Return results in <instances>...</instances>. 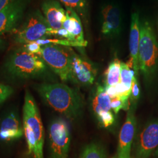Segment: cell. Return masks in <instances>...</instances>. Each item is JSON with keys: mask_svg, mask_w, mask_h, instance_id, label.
<instances>
[{"mask_svg": "<svg viewBox=\"0 0 158 158\" xmlns=\"http://www.w3.org/2000/svg\"><path fill=\"white\" fill-rule=\"evenodd\" d=\"M36 90L47 104L67 118H77L82 113L81 96L66 85L43 83L37 86Z\"/></svg>", "mask_w": 158, "mask_h": 158, "instance_id": "1", "label": "cell"}, {"mask_svg": "<svg viewBox=\"0 0 158 158\" xmlns=\"http://www.w3.org/2000/svg\"><path fill=\"white\" fill-rule=\"evenodd\" d=\"M23 128L28 152L34 158H44L45 131L39 108L28 90L26 91L23 107Z\"/></svg>", "mask_w": 158, "mask_h": 158, "instance_id": "2", "label": "cell"}, {"mask_svg": "<svg viewBox=\"0 0 158 158\" xmlns=\"http://www.w3.org/2000/svg\"><path fill=\"white\" fill-rule=\"evenodd\" d=\"M138 62L143 79L150 83L158 68V42L151 23L146 19L140 21Z\"/></svg>", "mask_w": 158, "mask_h": 158, "instance_id": "3", "label": "cell"}, {"mask_svg": "<svg viewBox=\"0 0 158 158\" xmlns=\"http://www.w3.org/2000/svg\"><path fill=\"white\" fill-rule=\"evenodd\" d=\"M8 74L12 77H36L46 71V66L41 57L30 53L23 47L13 52L5 64Z\"/></svg>", "mask_w": 158, "mask_h": 158, "instance_id": "4", "label": "cell"}, {"mask_svg": "<svg viewBox=\"0 0 158 158\" xmlns=\"http://www.w3.org/2000/svg\"><path fill=\"white\" fill-rule=\"evenodd\" d=\"M55 31L41 12L36 10L29 14L19 28L15 31L14 41L17 44L25 45L54 35Z\"/></svg>", "mask_w": 158, "mask_h": 158, "instance_id": "5", "label": "cell"}, {"mask_svg": "<svg viewBox=\"0 0 158 158\" xmlns=\"http://www.w3.org/2000/svg\"><path fill=\"white\" fill-rule=\"evenodd\" d=\"M71 52L62 45L47 44L42 46L40 56L63 81L72 80Z\"/></svg>", "mask_w": 158, "mask_h": 158, "instance_id": "6", "label": "cell"}, {"mask_svg": "<svg viewBox=\"0 0 158 158\" xmlns=\"http://www.w3.org/2000/svg\"><path fill=\"white\" fill-rule=\"evenodd\" d=\"M49 158H68L71 142L70 127L62 118L53 119L48 127Z\"/></svg>", "mask_w": 158, "mask_h": 158, "instance_id": "7", "label": "cell"}, {"mask_svg": "<svg viewBox=\"0 0 158 158\" xmlns=\"http://www.w3.org/2000/svg\"><path fill=\"white\" fill-rule=\"evenodd\" d=\"M158 148V118L149 121L138 136L136 147L137 158H148Z\"/></svg>", "mask_w": 158, "mask_h": 158, "instance_id": "8", "label": "cell"}, {"mask_svg": "<svg viewBox=\"0 0 158 158\" xmlns=\"http://www.w3.org/2000/svg\"><path fill=\"white\" fill-rule=\"evenodd\" d=\"M136 107L131 106L128 110L124 124L119 135L118 158H130L132 143L136 130V119L135 115Z\"/></svg>", "mask_w": 158, "mask_h": 158, "instance_id": "9", "label": "cell"}, {"mask_svg": "<svg viewBox=\"0 0 158 158\" xmlns=\"http://www.w3.org/2000/svg\"><path fill=\"white\" fill-rule=\"evenodd\" d=\"M97 76V70L90 62L71 52V76L74 83L81 85H92Z\"/></svg>", "mask_w": 158, "mask_h": 158, "instance_id": "10", "label": "cell"}, {"mask_svg": "<svg viewBox=\"0 0 158 158\" xmlns=\"http://www.w3.org/2000/svg\"><path fill=\"white\" fill-rule=\"evenodd\" d=\"M28 0H15L0 11V35L9 32L21 19Z\"/></svg>", "mask_w": 158, "mask_h": 158, "instance_id": "11", "label": "cell"}, {"mask_svg": "<svg viewBox=\"0 0 158 158\" xmlns=\"http://www.w3.org/2000/svg\"><path fill=\"white\" fill-rule=\"evenodd\" d=\"M121 31V15L117 6L107 4L102 9V34L107 37L118 35Z\"/></svg>", "mask_w": 158, "mask_h": 158, "instance_id": "12", "label": "cell"}, {"mask_svg": "<svg viewBox=\"0 0 158 158\" xmlns=\"http://www.w3.org/2000/svg\"><path fill=\"white\" fill-rule=\"evenodd\" d=\"M140 40V20L138 12H134L131 15L130 26L129 48L130 62L127 64L130 68L133 69L135 75L138 76L139 68L138 62V51Z\"/></svg>", "mask_w": 158, "mask_h": 158, "instance_id": "13", "label": "cell"}, {"mask_svg": "<svg viewBox=\"0 0 158 158\" xmlns=\"http://www.w3.org/2000/svg\"><path fill=\"white\" fill-rule=\"evenodd\" d=\"M43 15L54 30L63 28V23L66 19V10L57 0H45L41 4Z\"/></svg>", "mask_w": 158, "mask_h": 158, "instance_id": "14", "label": "cell"}, {"mask_svg": "<svg viewBox=\"0 0 158 158\" xmlns=\"http://www.w3.org/2000/svg\"><path fill=\"white\" fill-rule=\"evenodd\" d=\"M66 19L63 23V28L68 31L72 42L81 44L85 47L87 42L85 40L84 32L80 18L73 9L66 7Z\"/></svg>", "mask_w": 158, "mask_h": 158, "instance_id": "15", "label": "cell"}, {"mask_svg": "<svg viewBox=\"0 0 158 158\" xmlns=\"http://www.w3.org/2000/svg\"><path fill=\"white\" fill-rule=\"evenodd\" d=\"M23 134V128L15 114L11 113L2 121L0 128L1 140L11 141L19 139Z\"/></svg>", "mask_w": 158, "mask_h": 158, "instance_id": "16", "label": "cell"}, {"mask_svg": "<svg viewBox=\"0 0 158 158\" xmlns=\"http://www.w3.org/2000/svg\"><path fill=\"white\" fill-rule=\"evenodd\" d=\"M92 100V108L96 116L100 113L111 111V98L108 95L106 88L98 85Z\"/></svg>", "mask_w": 158, "mask_h": 158, "instance_id": "17", "label": "cell"}, {"mask_svg": "<svg viewBox=\"0 0 158 158\" xmlns=\"http://www.w3.org/2000/svg\"><path fill=\"white\" fill-rule=\"evenodd\" d=\"M121 63L118 58H115L109 64L104 73L105 87L114 85L120 82Z\"/></svg>", "mask_w": 158, "mask_h": 158, "instance_id": "18", "label": "cell"}, {"mask_svg": "<svg viewBox=\"0 0 158 158\" xmlns=\"http://www.w3.org/2000/svg\"><path fill=\"white\" fill-rule=\"evenodd\" d=\"M80 158H106L103 147L98 143H91L85 147Z\"/></svg>", "mask_w": 158, "mask_h": 158, "instance_id": "19", "label": "cell"}, {"mask_svg": "<svg viewBox=\"0 0 158 158\" xmlns=\"http://www.w3.org/2000/svg\"><path fill=\"white\" fill-rule=\"evenodd\" d=\"M63 4L66 7L73 9L77 13H79L81 17L85 18L87 11L88 3L87 0H57Z\"/></svg>", "mask_w": 158, "mask_h": 158, "instance_id": "20", "label": "cell"}, {"mask_svg": "<svg viewBox=\"0 0 158 158\" xmlns=\"http://www.w3.org/2000/svg\"><path fill=\"white\" fill-rule=\"evenodd\" d=\"M135 76L134 70H132L127 63L121 62L120 69V83L124 85L129 90L131 89L132 79Z\"/></svg>", "mask_w": 158, "mask_h": 158, "instance_id": "21", "label": "cell"}, {"mask_svg": "<svg viewBox=\"0 0 158 158\" xmlns=\"http://www.w3.org/2000/svg\"><path fill=\"white\" fill-rule=\"evenodd\" d=\"M130 106L129 96H116L111 98V108L115 114H117L122 109L128 110Z\"/></svg>", "mask_w": 158, "mask_h": 158, "instance_id": "22", "label": "cell"}, {"mask_svg": "<svg viewBox=\"0 0 158 158\" xmlns=\"http://www.w3.org/2000/svg\"><path fill=\"white\" fill-rule=\"evenodd\" d=\"M106 90L110 98L118 96H130L131 90L128 89L124 85L121 83H118L117 85L105 87Z\"/></svg>", "mask_w": 158, "mask_h": 158, "instance_id": "23", "label": "cell"}, {"mask_svg": "<svg viewBox=\"0 0 158 158\" xmlns=\"http://www.w3.org/2000/svg\"><path fill=\"white\" fill-rule=\"evenodd\" d=\"M130 97L131 106L136 107V104L140 98V87L135 76H134L132 79Z\"/></svg>", "mask_w": 158, "mask_h": 158, "instance_id": "24", "label": "cell"}, {"mask_svg": "<svg viewBox=\"0 0 158 158\" xmlns=\"http://www.w3.org/2000/svg\"><path fill=\"white\" fill-rule=\"evenodd\" d=\"M97 117L100 124L105 128H107L113 124L115 119L111 111L100 113Z\"/></svg>", "mask_w": 158, "mask_h": 158, "instance_id": "25", "label": "cell"}, {"mask_svg": "<svg viewBox=\"0 0 158 158\" xmlns=\"http://www.w3.org/2000/svg\"><path fill=\"white\" fill-rule=\"evenodd\" d=\"M12 93L13 89L11 87L0 83V104L5 102Z\"/></svg>", "mask_w": 158, "mask_h": 158, "instance_id": "26", "label": "cell"}, {"mask_svg": "<svg viewBox=\"0 0 158 158\" xmlns=\"http://www.w3.org/2000/svg\"><path fill=\"white\" fill-rule=\"evenodd\" d=\"M23 48L29 52L38 55L39 56L42 49V46L38 44L36 42H33L25 44L24 45Z\"/></svg>", "mask_w": 158, "mask_h": 158, "instance_id": "27", "label": "cell"}, {"mask_svg": "<svg viewBox=\"0 0 158 158\" xmlns=\"http://www.w3.org/2000/svg\"><path fill=\"white\" fill-rule=\"evenodd\" d=\"M15 0H0V11L6 8Z\"/></svg>", "mask_w": 158, "mask_h": 158, "instance_id": "28", "label": "cell"}, {"mask_svg": "<svg viewBox=\"0 0 158 158\" xmlns=\"http://www.w3.org/2000/svg\"><path fill=\"white\" fill-rule=\"evenodd\" d=\"M6 43L4 40L0 38V50L5 48L6 47Z\"/></svg>", "mask_w": 158, "mask_h": 158, "instance_id": "29", "label": "cell"}, {"mask_svg": "<svg viewBox=\"0 0 158 158\" xmlns=\"http://www.w3.org/2000/svg\"><path fill=\"white\" fill-rule=\"evenodd\" d=\"M155 155L156 156H158V148L156 149V151H155Z\"/></svg>", "mask_w": 158, "mask_h": 158, "instance_id": "30", "label": "cell"}, {"mask_svg": "<svg viewBox=\"0 0 158 158\" xmlns=\"http://www.w3.org/2000/svg\"></svg>", "mask_w": 158, "mask_h": 158, "instance_id": "31", "label": "cell"}]
</instances>
